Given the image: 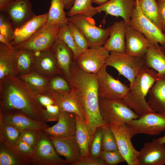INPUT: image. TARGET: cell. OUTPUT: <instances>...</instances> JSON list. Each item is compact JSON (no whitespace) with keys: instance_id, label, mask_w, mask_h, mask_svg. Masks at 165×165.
I'll return each instance as SVG.
<instances>
[{"instance_id":"52a82bcc","label":"cell","mask_w":165,"mask_h":165,"mask_svg":"<svg viewBox=\"0 0 165 165\" xmlns=\"http://www.w3.org/2000/svg\"><path fill=\"white\" fill-rule=\"evenodd\" d=\"M68 20L82 31L89 48L103 46L108 38L110 27L105 28L97 27L93 17L76 15L69 17Z\"/></svg>"},{"instance_id":"816d5d0a","label":"cell","mask_w":165,"mask_h":165,"mask_svg":"<svg viewBox=\"0 0 165 165\" xmlns=\"http://www.w3.org/2000/svg\"><path fill=\"white\" fill-rule=\"evenodd\" d=\"M65 9H70L75 0H61Z\"/></svg>"},{"instance_id":"2e32d148","label":"cell","mask_w":165,"mask_h":165,"mask_svg":"<svg viewBox=\"0 0 165 165\" xmlns=\"http://www.w3.org/2000/svg\"><path fill=\"white\" fill-rule=\"evenodd\" d=\"M0 117L22 130H40L49 127L46 122L34 119L19 109H13L0 112Z\"/></svg>"},{"instance_id":"5bb4252c","label":"cell","mask_w":165,"mask_h":165,"mask_svg":"<svg viewBox=\"0 0 165 165\" xmlns=\"http://www.w3.org/2000/svg\"><path fill=\"white\" fill-rule=\"evenodd\" d=\"M58 153L65 158L70 165H74L81 160L79 145L75 135L65 137L49 136Z\"/></svg>"},{"instance_id":"d6a6232c","label":"cell","mask_w":165,"mask_h":165,"mask_svg":"<svg viewBox=\"0 0 165 165\" xmlns=\"http://www.w3.org/2000/svg\"><path fill=\"white\" fill-rule=\"evenodd\" d=\"M22 131L0 117V142L15 145L20 139Z\"/></svg>"},{"instance_id":"9c48e42d","label":"cell","mask_w":165,"mask_h":165,"mask_svg":"<svg viewBox=\"0 0 165 165\" xmlns=\"http://www.w3.org/2000/svg\"><path fill=\"white\" fill-rule=\"evenodd\" d=\"M31 158V165H69L60 156L49 137L42 130L39 131L38 141Z\"/></svg>"},{"instance_id":"d4e9b609","label":"cell","mask_w":165,"mask_h":165,"mask_svg":"<svg viewBox=\"0 0 165 165\" xmlns=\"http://www.w3.org/2000/svg\"><path fill=\"white\" fill-rule=\"evenodd\" d=\"M75 115V136L79 148L82 159L90 157V148L94 134L86 120Z\"/></svg>"},{"instance_id":"d6986e66","label":"cell","mask_w":165,"mask_h":165,"mask_svg":"<svg viewBox=\"0 0 165 165\" xmlns=\"http://www.w3.org/2000/svg\"><path fill=\"white\" fill-rule=\"evenodd\" d=\"M33 71L49 78L57 75H63L50 49L36 53Z\"/></svg>"},{"instance_id":"ee69618b","label":"cell","mask_w":165,"mask_h":165,"mask_svg":"<svg viewBox=\"0 0 165 165\" xmlns=\"http://www.w3.org/2000/svg\"><path fill=\"white\" fill-rule=\"evenodd\" d=\"M61 111L59 106L56 103L46 107L43 112L45 121L46 122L57 121Z\"/></svg>"},{"instance_id":"bcb514c9","label":"cell","mask_w":165,"mask_h":165,"mask_svg":"<svg viewBox=\"0 0 165 165\" xmlns=\"http://www.w3.org/2000/svg\"><path fill=\"white\" fill-rule=\"evenodd\" d=\"M74 165H105V163L100 157L94 158L90 157L82 159L76 163Z\"/></svg>"},{"instance_id":"f546056e","label":"cell","mask_w":165,"mask_h":165,"mask_svg":"<svg viewBox=\"0 0 165 165\" xmlns=\"http://www.w3.org/2000/svg\"><path fill=\"white\" fill-rule=\"evenodd\" d=\"M46 94L54 100L61 111L74 113L85 119L83 114L71 92L63 93L48 89Z\"/></svg>"},{"instance_id":"4316f807","label":"cell","mask_w":165,"mask_h":165,"mask_svg":"<svg viewBox=\"0 0 165 165\" xmlns=\"http://www.w3.org/2000/svg\"><path fill=\"white\" fill-rule=\"evenodd\" d=\"M31 165L30 156L20 151L15 145L0 142V165Z\"/></svg>"},{"instance_id":"60d3db41","label":"cell","mask_w":165,"mask_h":165,"mask_svg":"<svg viewBox=\"0 0 165 165\" xmlns=\"http://www.w3.org/2000/svg\"><path fill=\"white\" fill-rule=\"evenodd\" d=\"M0 34L7 37L12 42L15 34L11 20L6 13L0 11Z\"/></svg>"},{"instance_id":"d590c367","label":"cell","mask_w":165,"mask_h":165,"mask_svg":"<svg viewBox=\"0 0 165 165\" xmlns=\"http://www.w3.org/2000/svg\"><path fill=\"white\" fill-rule=\"evenodd\" d=\"M92 3V0H75L67 15L69 17L79 15L93 17L97 13Z\"/></svg>"},{"instance_id":"74e56055","label":"cell","mask_w":165,"mask_h":165,"mask_svg":"<svg viewBox=\"0 0 165 165\" xmlns=\"http://www.w3.org/2000/svg\"><path fill=\"white\" fill-rule=\"evenodd\" d=\"M101 127L103 132L102 151H111L119 150L115 135L108 125L105 124Z\"/></svg>"},{"instance_id":"484cf974","label":"cell","mask_w":165,"mask_h":165,"mask_svg":"<svg viewBox=\"0 0 165 165\" xmlns=\"http://www.w3.org/2000/svg\"><path fill=\"white\" fill-rule=\"evenodd\" d=\"M159 75L149 90L147 102L153 111L165 115V75Z\"/></svg>"},{"instance_id":"8d00e7d4","label":"cell","mask_w":165,"mask_h":165,"mask_svg":"<svg viewBox=\"0 0 165 165\" xmlns=\"http://www.w3.org/2000/svg\"><path fill=\"white\" fill-rule=\"evenodd\" d=\"M58 38L65 43L72 50L74 55V61H75L81 53L75 43L68 24L61 26Z\"/></svg>"},{"instance_id":"44dd1931","label":"cell","mask_w":165,"mask_h":165,"mask_svg":"<svg viewBox=\"0 0 165 165\" xmlns=\"http://www.w3.org/2000/svg\"><path fill=\"white\" fill-rule=\"evenodd\" d=\"M138 165L165 164V147L153 141L146 143L139 151Z\"/></svg>"},{"instance_id":"680465c9","label":"cell","mask_w":165,"mask_h":165,"mask_svg":"<svg viewBox=\"0 0 165 165\" xmlns=\"http://www.w3.org/2000/svg\"><path fill=\"white\" fill-rule=\"evenodd\" d=\"M164 36H165V32H164Z\"/></svg>"},{"instance_id":"7a4b0ae2","label":"cell","mask_w":165,"mask_h":165,"mask_svg":"<svg viewBox=\"0 0 165 165\" xmlns=\"http://www.w3.org/2000/svg\"><path fill=\"white\" fill-rule=\"evenodd\" d=\"M16 109L35 120L45 121L44 109L36 94L18 76H7L0 85V112Z\"/></svg>"},{"instance_id":"1f68e13d","label":"cell","mask_w":165,"mask_h":165,"mask_svg":"<svg viewBox=\"0 0 165 165\" xmlns=\"http://www.w3.org/2000/svg\"><path fill=\"white\" fill-rule=\"evenodd\" d=\"M18 76L25 82L36 94H46L50 78L43 76L34 71Z\"/></svg>"},{"instance_id":"83f0119b","label":"cell","mask_w":165,"mask_h":165,"mask_svg":"<svg viewBox=\"0 0 165 165\" xmlns=\"http://www.w3.org/2000/svg\"><path fill=\"white\" fill-rule=\"evenodd\" d=\"M16 52L14 47L9 48L0 42V85L7 76L16 75L15 69Z\"/></svg>"},{"instance_id":"ba28073f","label":"cell","mask_w":165,"mask_h":165,"mask_svg":"<svg viewBox=\"0 0 165 165\" xmlns=\"http://www.w3.org/2000/svg\"><path fill=\"white\" fill-rule=\"evenodd\" d=\"M129 25L143 34L152 44L165 48L164 32L143 14L136 1Z\"/></svg>"},{"instance_id":"ab89813d","label":"cell","mask_w":165,"mask_h":165,"mask_svg":"<svg viewBox=\"0 0 165 165\" xmlns=\"http://www.w3.org/2000/svg\"><path fill=\"white\" fill-rule=\"evenodd\" d=\"M48 89L63 93H70L71 91V89L68 81L61 75H56L50 78Z\"/></svg>"},{"instance_id":"cb8c5ba5","label":"cell","mask_w":165,"mask_h":165,"mask_svg":"<svg viewBox=\"0 0 165 165\" xmlns=\"http://www.w3.org/2000/svg\"><path fill=\"white\" fill-rule=\"evenodd\" d=\"M126 26L123 20L112 24L108 38L103 46L109 52H125Z\"/></svg>"},{"instance_id":"e0dca14e","label":"cell","mask_w":165,"mask_h":165,"mask_svg":"<svg viewBox=\"0 0 165 165\" xmlns=\"http://www.w3.org/2000/svg\"><path fill=\"white\" fill-rule=\"evenodd\" d=\"M125 52L130 55L144 57L148 48L152 44L143 34L126 26Z\"/></svg>"},{"instance_id":"ffe728a7","label":"cell","mask_w":165,"mask_h":165,"mask_svg":"<svg viewBox=\"0 0 165 165\" xmlns=\"http://www.w3.org/2000/svg\"><path fill=\"white\" fill-rule=\"evenodd\" d=\"M57 123L51 127L42 130L48 136L65 137L75 135L76 131L75 115L61 111Z\"/></svg>"},{"instance_id":"8fae6325","label":"cell","mask_w":165,"mask_h":165,"mask_svg":"<svg viewBox=\"0 0 165 165\" xmlns=\"http://www.w3.org/2000/svg\"><path fill=\"white\" fill-rule=\"evenodd\" d=\"M126 124L134 136L139 134L158 135L165 131V115L153 111Z\"/></svg>"},{"instance_id":"3957f363","label":"cell","mask_w":165,"mask_h":165,"mask_svg":"<svg viewBox=\"0 0 165 165\" xmlns=\"http://www.w3.org/2000/svg\"><path fill=\"white\" fill-rule=\"evenodd\" d=\"M158 73L145 65L140 71L129 91L123 100L139 116L154 111L145 99L149 90L157 80Z\"/></svg>"},{"instance_id":"7dc6e473","label":"cell","mask_w":165,"mask_h":165,"mask_svg":"<svg viewBox=\"0 0 165 165\" xmlns=\"http://www.w3.org/2000/svg\"><path fill=\"white\" fill-rule=\"evenodd\" d=\"M21 152L31 156L34 152V148L28 144L20 139L15 145Z\"/></svg>"},{"instance_id":"7bdbcfd3","label":"cell","mask_w":165,"mask_h":165,"mask_svg":"<svg viewBox=\"0 0 165 165\" xmlns=\"http://www.w3.org/2000/svg\"><path fill=\"white\" fill-rule=\"evenodd\" d=\"M100 157L105 165H116L126 162L119 150L111 151H102Z\"/></svg>"},{"instance_id":"f5cc1de1","label":"cell","mask_w":165,"mask_h":165,"mask_svg":"<svg viewBox=\"0 0 165 165\" xmlns=\"http://www.w3.org/2000/svg\"><path fill=\"white\" fill-rule=\"evenodd\" d=\"M14 0H0V11H3L6 6Z\"/></svg>"},{"instance_id":"277c9868","label":"cell","mask_w":165,"mask_h":165,"mask_svg":"<svg viewBox=\"0 0 165 165\" xmlns=\"http://www.w3.org/2000/svg\"><path fill=\"white\" fill-rule=\"evenodd\" d=\"M100 114L106 124L126 123L139 117L123 100L99 97Z\"/></svg>"},{"instance_id":"f35d334b","label":"cell","mask_w":165,"mask_h":165,"mask_svg":"<svg viewBox=\"0 0 165 165\" xmlns=\"http://www.w3.org/2000/svg\"><path fill=\"white\" fill-rule=\"evenodd\" d=\"M68 24L75 43L81 53L89 48L87 40L81 30L76 25L68 21Z\"/></svg>"},{"instance_id":"f907efd6","label":"cell","mask_w":165,"mask_h":165,"mask_svg":"<svg viewBox=\"0 0 165 165\" xmlns=\"http://www.w3.org/2000/svg\"><path fill=\"white\" fill-rule=\"evenodd\" d=\"M0 42L9 48H14L9 40L7 37L0 34Z\"/></svg>"},{"instance_id":"603a6c76","label":"cell","mask_w":165,"mask_h":165,"mask_svg":"<svg viewBox=\"0 0 165 165\" xmlns=\"http://www.w3.org/2000/svg\"><path fill=\"white\" fill-rule=\"evenodd\" d=\"M48 13L36 15L15 30L11 43L14 47L31 37L47 21Z\"/></svg>"},{"instance_id":"5b68a950","label":"cell","mask_w":165,"mask_h":165,"mask_svg":"<svg viewBox=\"0 0 165 165\" xmlns=\"http://www.w3.org/2000/svg\"><path fill=\"white\" fill-rule=\"evenodd\" d=\"M105 64L107 66L114 68L119 75L127 78L130 82V86L133 83L139 72L145 65L144 57L131 56L125 52L115 51L110 52Z\"/></svg>"},{"instance_id":"db71d44e","label":"cell","mask_w":165,"mask_h":165,"mask_svg":"<svg viewBox=\"0 0 165 165\" xmlns=\"http://www.w3.org/2000/svg\"><path fill=\"white\" fill-rule=\"evenodd\" d=\"M152 141L159 144L162 145L165 143V135L161 137L154 139Z\"/></svg>"},{"instance_id":"f1b7e54d","label":"cell","mask_w":165,"mask_h":165,"mask_svg":"<svg viewBox=\"0 0 165 165\" xmlns=\"http://www.w3.org/2000/svg\"><path fill=\"white\" fill-rule=\"evenodd\" d=\"M145 65L153 69L159 75H165V49L152 44L144 57Z\"/></svg>"},{"instance_id":"b9f144b4","label":"cell","mask_w":165,"mask_h":165,"mask_svg":"<svg viewBox=\"0 0 165 165\" xmlns=\"http://www.w3.org/2000/svg\"><path fill=\"white\" fill-rule=\"evenodd\" d=\"M102 135L101 127L97 129L94 135L90 148V157H100L102 151Z\"/></svg>"},{"instance_id":"11a10c76","label":"cell","mask_w":165,"mask_h":165,"mask_svg":"<svg viewBox=\"0 0 165 165\" xmlns=\"http://www.w3.org/2000/svg\"><path fill=\"white\" fill-rule=\"evenodd\" d=\"M109 0H92V3L97 4L99 6L102 5L107 2Z\"/></svg>"},{"instance_id":"9f6ffc18","label":"cell","mask_w":165,"mask_h":165,"mask_svg":"<svg viewBox=\"0 0 165 165\" xmlns=\"http://www.w3.org/2000/svg\"><path fill=\"white\" fill-rule=\"evenodd\" d=\"M158 3L162 2H165V0H156Z\"/></svg>"},{"instance_id":"836d02e7","label":"cell","mask_w":165,"mask_h":165,"mask_svg":"<svg viewBox=\"0 0 165 165\" xmlns=\"http://www.w3.org/2000/svg\"><path fill=\"white\" fill-rule=\"evenodd\" d=\"M63 3L61 0H51L48 13L46 22L58 24L61 26L67 24L68 18L66 16Z\"/></svg>"},{"instance_id":"e575fe53","label":"cell","mask_w":165,"mask_h":165,"mask_svg":"<svg viewBox=\"0 0 165 165\" xmlns=\"http://www.w3.org/2000/svg\"><path fill=\"white\" fill-rule=\"evenodd\" d=\"M136 2L143 14L162 31L159 15V5L157 0H138Z\"/></svg>"},{"instance_id":"6f0895ef","label":"cell","mask_w":165,"mask_h":165,"mask_svg":"<svg viewBox=\"0 0 165 165\" xmlns=\"http://www.w3.org/2000/svg\"><path fill=\"white\" fill-rule=\"evenodd\" d=\"M163 145L165 147V143H164L163 144Z\"/></svg>"},{"instance_id":"681fc988","label":"cell","mask_w":165,"mask_h":165,"mask_svg":"<svg viewBox=\"0 0 165 165\" xmlns=\"http://www.w3.org/2000/svg\"><path fill=\"white\" fill-rule=\"evenodd\" d=\"M159 7V15L162 30L165 32V2L158 3Z\"/></svg>"},{"instance_id":"ac0fdd59","label":"cell","mask_w":165,"mask_h":165,"mask_svg":"<svg viewBox=\"0 0 165 165\" xmlns=\"http://www.w3.org/2000/svg\"><path fill=\"white\" fill-rule=\"evenodd\" d=\"M135 3V0H109L95 9L97 13L104 12L106 15L121 17L127 26Z\"/></svg>"},{"instance_id":"c3c4849f","label":"cell","mask_w":165,"mask_h":165,"mask_svg":"<svg viewBox=\"0 0 165 165\" xmlns=\"http://www.w3.org/2000/svg\"><path fill=\"white\" fill-rule=\"evenodd\" d=\"M36 95L39 103L42 107H46L56 103L54 100L48 95L36 94Z\"/></svg>"},{"instance_id":"7402d4cb","label":"cell","mask_w":165,"mask_h":165,"mask_svg":"<svg viewBox=\"0 0 165 165\" xmlns=\"http://www.w3.org/2000/svg\"><path fill=\"white\" fill-rule=\"evenodd\" d=\"M50 49L55 57L62 75L67 79L70 76V68L74 61L72 50L64 42L57 39Z\"/></svg>"},{"instance_id":"4dcf8cb0","label":"cell","mask_w":165,"mask_h":165,"mask_svg":"<svg viewBox=\"0 0 165 165\" xmlns=\"http://www.w3.org/2000/svg\"><path fill=\"white\" fill-rule=\"evenodd\" d=\"M36 54L28 49H16L15 69L17 76L28 74L33 71Z\"/></svg>"},{"instance_id":"7c38bea8","label":"cell","mask_w":165,"mask_h":165,"mask_svg":"<svg viewBox=\"0 0 165 165\" xmlns=\"http://www.w3.org/2000/svg\"><path fill=\"white\" fill-rule=\"evenodd\" d=\"M115 136L118 149L128 165H138L139 151L133 146L131 139L134 135L124 123L108 124Z\"/></svg>"},{"instance_id":"9a60e30c","label":"cell","mask_w":165,"mask_h":165,"mask_svg":"<svg viewBox=\"0 0 165 165\" xmlns=\"http://www.w3.org/2000/svg\"><path fill=\"white\" fill-rule=\"evenodd\" d=\"M30 0H14L5 8L3 11L10 17L14 29H18L36 16Z\"/></svg>"},{"instance_id":"91938a15","label":"cell","mask_w":165,"mask_h":165,"mask_svg":"<svg viewBox=\"0 0 165 165\" xmlns=\"http://www.w3.org/2000/svg\"><path fill=\"white\" fill-rule=\"evenodd\" d=\"M138 0H135L136 1H137Z\"/></svg>"},{"instance_id":"4fadbf2b","label":"cell","mask_w":165,"mask_h":165,"mask_svg":"<svg viewBox=\"0 0 165 165\" xmlns=\"http://www.w3.org/2000/svg\"><path fill=\"white\" fill-rule=\"evenodd\" d=\"M109 53L103 46L89 48L81 53L75 61L84 71L96 74L105 64Z\"/></svg>"},{"instance_id":"94428289","label":"cell","mask_w":165,"mask_h":165,"mask_svg":"<svg viewBox=\"0 0 165 165\" xmlns=\"http://www.w3.org/2000/svg\"></svg>"},{"instance_id":"30bf717a","label":"cell","mask_w":165,"mask_h":165,"mask_svg":"<svg viewBox=\"0 0 165 165\" xmlns=\"http://www.w3.org/2000/svg\"><path fill=\"white\" fill-rule=\"evenodd\" d=\"M107 67L105 64L96 74L99 97L123 100L127 95L130 88L108 74Z\"/></svg>"},{"instance_id":"f6af8a7d","label":"cell","mask_w":165,"mask_h":165,"mask_svg":"<svg viewBox=\"0 0 165 165\" xmlns=\"http://www.w3.org/2000/svg\"><path fill=\"white\" fill-rule=\"evenodd\" d=\"M39 131L28 129L23 130L20 139L34 148L38 141Z\"/></svg>"},{"instance_id":"8992f818","label":"cell","mask_w":165,"mask_h":165,"mask_svg":"<svg viewBox=\"0 0 165 165\" xmlns=\"http://www.w3.org/2000/svg\"><path fill=\"white\" fill-rule=\"evenodd\" d=\"M61 26L47 22L29 39L14 47L17 50L27 49L35 53L50 49L58 38Z\"/></svg>"},{"instance_id":"6da1fadb","label":"cell","mask_w":165,"mask_h":165,"mask_svg":"<svg viewBox=\"0 0 165 165\" xmlns=\"http://www.w3.org/2000/svg\"><path fill=\"white\" fill-rule=\"evenodd\" d=\"M67 80L71 94L94 134L98 128L106 124L99 110L96 74L84 71L73 61Z\"/></svg>"}]
</instances>
